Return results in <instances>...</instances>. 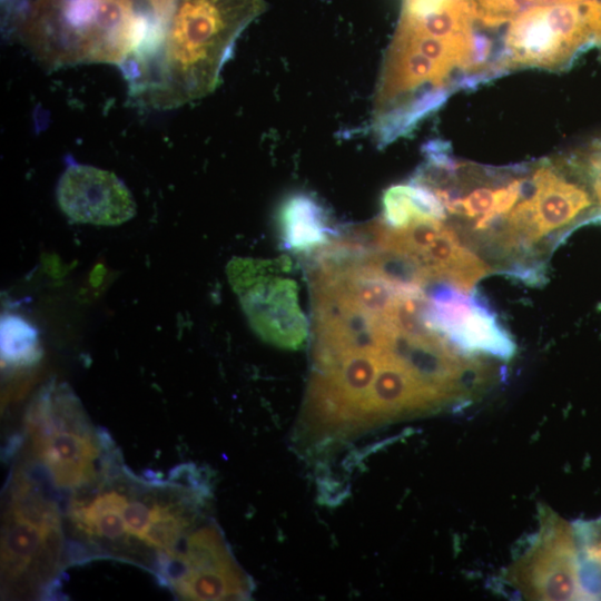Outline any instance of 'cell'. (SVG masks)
<instances>
[{"label":"cell","mask_w":601,"mask_h":601,"mask_svg":"<svg viewBox=\"0 0 601 601\" xmlns=\"http://www.w3.org/2000/svg\"><path fill=\"white\" fill-rule=\"evenodd\" d=\"M538 516V531L508 565L504 584L525 600H583L572 523L546 505Z\"/></svg>","instance_id":"cell-7"},{"label":"cell","mask_w":601,"mask_h":601,"mask_svg":"<svg viewBox=\"0 0 601 601\" xmlns=\"http://www.w3.org/2000/svg\"><path fill=\"white\" fill-rule=\"evenodd\" d=\"M57 200L72 221L116 226L131 219L136 203L127 186L111 171L71 164L59 178Z\"/></svg>","instance_id":"cell-9"},{"label":"cell","mask_w":601,"mask_h":601,"mask_svg":"<svg viewBox=\"0 0 601 601\" xmlns=\"http://www.w3.org/2000/svg\"><path fill=\"white\" fill-rule=\"evenodd\" d=\"M583 600H601V516L572 523Z\"/></svg>","instance_id":"cell-13"},{"label":"cell","mask_w":601,"mask_h":601,"mask_svg":"<svg viewBox=\"0 0 601 601\" xmlns=\"http://www.w3.org/2000/svg\"><path fill=\"white\" fill-rule=\"evenodd\" d=\"M150 12L134 0H36L20 24L23 43L48 68L121 67L140 46Z\"/></svg>","instance_id":"cell-2"},{"label":"cell","mask_w":601,"mask_h":601,"mask_svg":"<svg viewBox=\"0 0 601 601\" xmlns=\"http://www.w3.org/2000/svg\"><path fill=\"white\" fill-rule=\"evenodd\" d=\"M423 289L427 326L461 353L501 361L514 356L515 342L482 293L464 292L442 280H432Z\"/></svg>","instance_id":"cell-8"},{"label":"cell","mask_w":601,"mask_h":601,"mask_svg":"<svg viewBox=\"0 0 601 601\" xmlns=\"http://www.w3.org/2000/svg\"><path fill=\"white\" fill-rule=\"evenodd\" d=\"M526 196L543 236L568 226L593 204L582 186L569 181L556 165L546 160L529 177Z\"/></svg>","instance_id":"cell-11"},{"label":"cell","mask_w":601,"mask_h":601,"mask_svg":"<svg viewBox=\"0 0 601 601\" xmlns=\"http://www.w3.org/2000/svg\"><path fill=\"white\" fill-rule=\"evenodd\" d=\"M583 168L591 179L595 197L601 205V140L592 146Z\"/></svg>","instance_id":"cell-17"},{"label":"cell","mask_w":601,"mask_h":601,"mask_svg":"<svg viewBox=\"0 0 601 601\" xmlns=\"http://www.w3.org/2000/svg\"><path fill=\"white\" fill-rule=\"evenodd\" d=\"M289 268L287 257L234 258L227 270L254 331L272 345L298 349L307 339L308 322L298 305L296 282L278 274Z\"/></svg>","instance_id":"cell-6"},{"label":"cell","mask_w":601,"mask_h":601,"mask_svg":"<svg viewBox=\"0 0 601 601\" xmlns=\"http://www.w3.org/2000/svg\"><path fill=\"white\" fill-rule=\"evenodd\" d=\"M155 573L185 600H245L253 589L211 520L194 526L173 552H158Z\"/></svg>","instance_id":"cell-5"},{"label":"cell","mask_w":601,"mask_h":601,"mask_svg":"<svg viewBox=\"0 0 601 601\" xmlns=\"http://www.w3.org/2000/svg\"><path fill=\"white\" fill-rule=\"evenodd\" d=\"M593 47H601L600 1L534 7L512 20L494 62L505 71L561 70Z\"/></svg>","instance_id":"cell-3"},{"label":"cell","mask_w":601,"mask_h":601,"mask_svg":"<svg viewBox=\"0 0 601 601\" xmlns=\"http://www.w3.org/2000/svg\"><path fill=\"white\" fill-rule=\"evenodd\" d=\"M584 0H536V4L542 6H553V4H560V3H572V2H579Z\"/></svg>","instance_id":"cell-18"},{"label":"cell","mask_w":601,"mask_h":601,"mask_svg":"<svg viewBox=\"0 0 601 601\" xmlns=\"http://www.w3.org/2000/svg\"><path fill=\"white\" fill-rule=\"evenodd\" d=\"M60 549V528L8 510L1 539V571L6 583L48 580L59 562Z\"/></svg>","instance_id":"cell-10"},{"label":"cell","mask_w":601,"mask_h":601,"mask_svg":"<svg viewBox=\"0 0 601 601\" xmlns=\"http://www.w3.org/2000/svg\"><path fill=\"white\" fill-rule=\"evenodd\" d=\"M278 231L283 249L308 253L328 245L339 231L329 221L325 208L308 194H294L282 204Z\"/></svg>","instance_id":"cell-12"},{"label":"cell","mask_w":601,"mask_h":601,"mask_svg":"<svg viewBox=\"0 0 601 601\" xmlns=\"http://www.w3.org/2000/svg\"><path fill=\"white\" fill-rule=\"evenodd\" d=\"M474 20L484 27H497L519 13L513 0H467Z\"/></svg>","instance_id":"cell-16"},{"label":"cell","mask_w":601,"mask_h":601,"mask_svg":"<svg viewBox=\"0 0 601 601\" xmlns=\"http://www.w3.org/2000/svg\"><path fill=\"white\" fill-rule=\"evenodd\" d=\"M31 451L52 483L77 489L96 479L95 463L111 447L108 435H95L78 402L68 393L51 402L50 392L39 396L26 416Z\"/></svg>","instance_id":"cell-4"},{"label":"cell","mask_w":601,"mask_h":601,"mask_svg":"<svg viewBox=\"0 0 601 601\" xmlns=\"http://www.w3.org/2000/svg\"><path fill=\"white\" fill-rule=\"evenodd\" d=\"M265 9L264 0H168L120 67L129 93L158 109L211 93L238 37Z\"/></svg>","instance_id":"cell-1"},{"label":"cell","mask_w":601,"mask_h":601,"mask_svg":"<svg viewBox=\"0 0 601 601\" xmlns=\"http://www.w3.org/2000/svg\"><path fill=\"white\" fill-rule=\"evenodd\" d=\"M1 359L10 366H30L42 355L38 328L17 314L0 319Z\"/></svg>","instance_id":"cell-14"},{"label":"cell","mask_w":601,"mask_h":601,"mask_svg":"<svg viewBox=\"0 0 601 601\" xmlns=\"http://www.w3.org/2000/svg\"><path fill=\"white\" fill-rule=\"evenodd\" d=\"M158 500L129 497L124 510L122 518L128 536L145 542L147 532L156 516L159 505Z\"/></svg>","instance_id":"cell-15"}]
</instances>
